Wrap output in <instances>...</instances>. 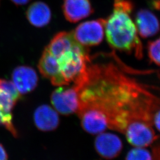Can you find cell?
<instances>
[{"mask_svg": "<svg viewBox=\"0 0 160 160\" xmlns=\"http://www.w3.org/2000/svg\"><path fill=\"white\" fill-rule=\"evenodd\" d=\"M104 19L88 21L79 24L72 32L75 40L84 47L97 46L103 40Z\"/></svg>", "mask_w": 160, "mask_h": 160, "instance_id": "cell-4", "label": "cell"}, {"mask_svg": "<svg viewBox=\"0 0 160 160\" xmlns=\"http://www.w3.org/2000/svg\"><path fill=\"white\" fill-rule=\"evenodd\" d=\"M125 160H153V155L145 148L134 147L128 152Z\"/></svg>", "mask_w": 160, "mask_h": 160, "instance_id": "cell-17", "label": "cell"}, {"mask_svg": "<svg viewBox=\"0 0 160 160\" xmlns=\"http://www.w3.org/2000/svg\"><path fill=\"white\" fill-rule=\"evenodd\" d=\"M135 23L138 34L143 38L153 36L160 31L159 20L154 14L148 10H141L138 12Z\"/></svg>", "mask_w": 160, "mask_h": 160, "instance_id": "cell-12", "label": "cell"}, {"mask_svg": "<svg viewBox=\"0 0 160 160\" xmlns=\"http://www.w3.org/2000/svg\"><path fill=\"white\" fill-rule=\"evenodd\" d=\"M59 74L63 86L74 82L82 74L91 60L87 48L77 44L57 58Z\"/></svg>", "mask_w": 160, "mask_h": 160, "instance_id": "cell-3", "label": "cell"}, {"mask_svg": "<svg viewBox=\"0 0 160 160\" xmlns=\"http://www.w3.org/2000/svg\"><path fill=\"white\" fill-rule=\"evenodd\" d=\"M78 43L72 32H61L55 35L46 48L53 56L58 58Z\"/></svg>", "mask_w": 160, "mask_h": 160, "instance_id": "cell-15", "label": "cell"}, {"mask_svg": "<svg viewBox=\"0 0 160 160\" xmlns=\"http://www.w3.org/2000/svg\"><path fill=\"white\" fill-rule=\"evenodd\" d=\"M26 17L29 23L36 28H43L51 20V10L46 3L42 1L34 2L26 11Z\"/></svg>", "mask_w": 160, "mask_h": 160, "instance_id": "cell-14", "label": "cell"}, {"mask_svg": "<svg viewBox=\"0 0 160 160\" xmlns=\"http://www.w3.org/2000/svg\"><path fill=\"white\" fill-rule=\"evenodd\" d=\"M0 160H8V155L4 147L0 143Z\"/></svg>", "mask_w": 160, "mask_h": 160, "instance_id": "cell-20", "label": "cell"}, {"mask_svg": "<svg viewBox=\"0 0 160 160\" xmlns=\"http://www.w3.org/2000/svg\"><path fill=\"white\" fill-rule=\"evenodd\" d=\"M100 59L94 62L91 59L74 83L78 91V110L96 109L106 116L109 129L123 134L136 121L152 125L155 112L160 108L154 87L133 77L135 71L114 53Z\"/></svg>", "mask_w": 160, "mask_h": 160, "instance_id": "cell-1", "label": "cell"}, {"mask_svg": "<svg viewBox=\"0 0 160 160\" xmlns=\"http://www.w3.org/2000/svg\"><path fill=\"white\" fill-rule=\"evenodd\" d=\"M152 125L160 132V108L155 112L152 119Z\"/></svg>", "mask_w": 160, "mask_h": 160, "instance_id": "cell-19", "label": "cell"}, {"mask_svg": "<svg viewBox=\"0 0 160 160\" xmlns=\"http://www.w3.org/2000/svg\"><path fill=\"white\" fill-rule=\"evenodd\" d=\"M12 82L20 94L29 93L37 87L38 76L34 69L28 66H18L12 73Z\"/></svg>", "mask_w": 160, "mask_h": 160, "instance_id": "cell-9", "label": "cell"}, {"mask_svg": "<svg viewBox=\"0 0 160 160\" xmlns=\"http://www.w3.org/2000/svg\"><path fill=\"white\" fill-rule=\"evenodd\" d=\"M123 134L128 142L133 147L146 148L154 143L158 138L153 126L142 121H136L130 123Z\"/></svg>", "mask_w": 160, "mask_h": 160, "instance_id": "cell-6", "label": "cell"}, {"mask_svg": "<svg viewBox=\"0 0 160 160\" xmlns=\"http://www.w3.org/2000/svg\"><path fill=\"white\" fill-rule=\"evenodd\" d=\"M83 129L91 135H98L109 129L108 122L104 114L93 108H83L78 111Z\"/></svg>", "mask_w": 160, "mask_h": 160, "instance_id": "cell-8", "label": "cell"}, {"mask_svg": "<svg viewBox=\"0 0 160 160\" xmlns=\"http://www.w3.org/2000/svg\"><path fill=\"white\" fill-rule=\"evenodd\" d=\"M12 2L17 6H23L28 3L30 0H11Z\"/></svg>", "mask_w": 160, "mask_h": 160, "instance_id": "cell-21", "label": "cell"}, {"mask_svg": "<svg viewBox=\"0 0 160 160\" xmlns=\"http://www.w3.org/2000/svg\"><path fill=\"white\" fill-rule=\"evenodd\" d=\"M33 118L36 126L42 131H53L59 123L57 111L46 104L42 105L36 109Z\"/></svg>", "mask_w": 160, "mask_h": 160, "instance_id": "cell-13", "label": "cell"}, {"mask_svg": "<svg viewBox=\"0 0 160 160\" xmlns=\"http://www.w3.org/2000/svg\"><path fill=\"white\" fill-rule=\"evenodd\" d=\"M59 86L51 95V103L54 108L63 115L77 113L80 108L78 91L73 84L71 87Z\"/></svg>", "mask_w": 160, "mask_h": 160, "instance_id": "cell-5", "label": "cell"}, {"mask_svg": "<svg viewBox=\"0 0 160 160\" xmlns=\"http://www.w3.org/2000/svg\"><path fill=\"white\" fill-rule=\"evenodd\" d=\"M147 51L151 61L160 67V37L154 41L149 42Z\"/></svg>", "mask_w": 160, "mask_h": 160, "instance_id": "cell-18", "label": "cell"}, {"mask_svg": "<svg viewBox=\"0 0 160 160\" xmlns=\"http://www.w3.org/2000/svg\"><path fill=\"white\" fill-rule=\"evenodd\" d=\"M13 108L11 105L0 103V126H4L14 137H17L18 135L12 122Z\"/></svg>", "mask_w": 160, "mask_h": 160, "instance_id": "cell-16", "label": "cell"}, {"mask_svg": "<svg viewBox=\"0 0 160 160\" xmlns=\"http://www.w3.org/2000/svg\"><path fill=\"white\" fill-rule=\"evenodd\" d=\"M132 9L130 0H114L113 12L105 20L104 30L109 45L114 49L141 59L143 46L130 16Z\"/></svg>", "mask_w": 160, "mask_h": 160, "instance_id": "cell-2", "label": "cell"}, {"mask_svg": "<svg viewBox=\"0 0 160 160\" xmlns=\"http://www.w3.org/2000/svg\"><path fill=\"white\" fill-rule=\"evenodd\" d=\"M63 15L71 23H77L90 16L93 8L90 0H63Z\"/></svg>", "mask_w": 160, "mask_h": 160, "instance_id": "cell-10", "label": "cell"}, {"mask_svg": "<svg viewBox=\"0 0 160 160\" xmlns=\"http://www.w3.org/2000/svg\"><path fill=\"white\" fill-rule=\"evenodd\" d=\"M38 69L42 75L50 80L53 86H63L57 58L53 56L46 48L39 60Z\"/></svg>", "mask_w": 160, "mask_h": 160, "instance_id": "cell-11", "label": "cell"}, {"mask_svg": "<svg viewBox=\"0 0 160 160\" xmlns=\"http://www.w3.org/2000/svg\"><path fill=\"white\" fill-rule=\"evenodd\" d=\"M97 135L94 141V147L101 157L105 160H113L120 154L123 143L118 135L105 131Z\"/></svg>", "mask_w": 160, "mask_h": 160, "instance_id": "cell-7", "label": "cell"}]
</instances>
